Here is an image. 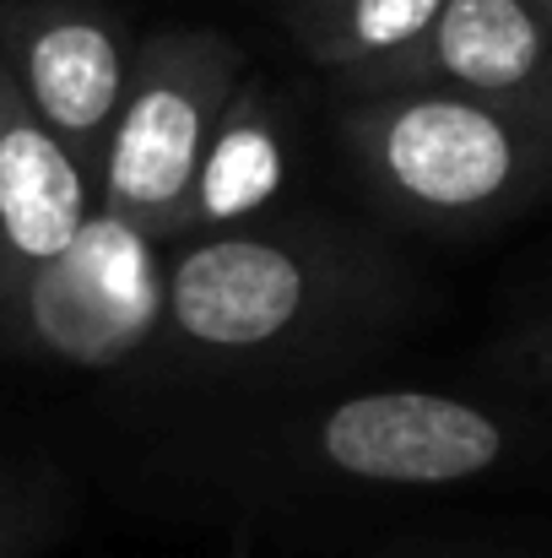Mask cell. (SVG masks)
<instances>
[{
  "mask_svg": "<svg viewBox=\"0 0 552 558\" xmlns=\"http://www.w3.org/2000/svg\"><path fill=\"white\" fill-rule=\"evenodd\" d=\"M444 0H287V33L326 71L368 65L401 44H412Z\"/></svg>",
  "mask_w": 552,
  "mask_h": 558,
  "instance_id": "cell-10",
  "label": "cell"
},
{
  "mask_svg": "<svg viewBox=\"0 0 552 558\" xmlns=\"http://www.w3.org/2000/svg\"><path fill=\"white\" fill-rule=\"evenodd\" d=\"M282 174H287V153H282V120H277L271 93L233 87V98L217 120V136L206 147V163L195 174V190H189L184 233L238 228L282 190Z\"/></svg>",
  "mask_w": 552,
  "mask_h": 558,
  "instance_id": "cell-9",
  "label": "cell"
},
{
  "mask_svg": "<svg viewBox=\"0 0 552 558\" xmlns=\"http://www.w3.org/2000/svg\"><path fill=\"white\" fill-rule=\"evenodd\" d=\"M16 543H22V537H16V526H5V521H0V558H16Z\"/></svg>",
  "mask_w": 552,
  "mask_h": 558,
  "instance_id": "cell-12",
  "label": "cell"
},
{
  "mask_svg": "<svg viewBox=\"0 0 552 558\" xmlns=\"http://www.w3.org/2000/svg\"><path fill=\"white\" fill-rule=\"evenodd\" d=\"M131 60L136 27L114 0H0V65L87 180H98Z\"/></svg>",
  "mask_w": 552,
  "mask_h": 558,
  "instance_id": "cell-5",
  "label": "cell"
},
{
  "mask_svg": "<svg viewBox=\"0 0 552 558\" xmlns=\"http://www.w3.org/2000/svg\"><path fill=\"white\" fill-rule=\"evenodd\" d=\"M342 142L373 195L439 233L493 228L552 180V120L461 93H358L342 109Z\"/></svg>",
  "mask_w": 552,
  "mask_h": 558,
  "instance_id": "cell-2",
  "label": "cell"
},
{
  "mask_svg": "<svg viewBox=\"0 0 552 558\" xmlns=\"http://www.w3.org/2000/svg\"><path fill=\"white\" fill-rule=\"evenodd\" d=\"M228 558H249V548H233V554H228Z\"/></svg>",
  "mask_w": 552,
  "mask_h": 558,
  "instance_id": "cell-14",
  "label": "cell"
},
{
  "mask_svg": "<svg viewBox=\"0 0 552 558\" xmlns=\"http://www.w3.org/2000/svg\"><path fill=\"white\" fill-rule=\"evenodd\" d=\"M395 260L320 222L217 228L163 277V326L200 359H260L384 299Z\"/></svg>",
  "mask_w": 552,
  "mask_h": 558,
  "instance_id": "cell-1",
  "label": "cell"
},
{
  "mask_svg": "<svg viewBox=\"0 0 552 558\" xmlns=\"http://www.w3.org/2000/svg\"><path fill=\"white\" fill-rule=\"evenodd\" d=\"M395 558H520V554H504V548H406Z\"/></svg>",
  "mask_w": 552,
  "mask_h": 558,
  "instance_id": "cell-11",
  "label": "cell"
},
{
  "mask_svg": "<svg viewBox=\"0 0 552 558\" xmlns=\"http://www.w3.org/2000/svg\"><path fill=\"white\" fill-rule=\"evenodd\" d=\"M238 76L244 54L222 33L169 27L158 38H142L120 114L98 158L93 206L158 244L180 239L195 174Z\"/></svg>",
  "mask_w": 552,
  "mask_h": 558,
  "instance_id": "cell-3",
  "label": "cell"
},
{
  "mask_svg": "<svg viewBox=\"0 0 552 558\" xmlns=\"http://www.w3.org/2000/svg\"><path fill=\"white\" fill-rule=\"evenodd\" d=\"M526 5H531V11L542 16V22H548V16H552V0H526Z\"/></svg>",
  "mask_w": 552,
  "mask_h": 558,
  "instance_id": "cell-13",
  "label": "cell"
},
{
  "mask_svg": "<svg viewBox=\"0 0 552 558\" xmlns=\"http://www.w3.org/2000/svg\"><path fill=\"white\" fill-rule=\"evenodd\" d=\"M488 407L444 390H368L315 417L304 450L320 472L364 488H455L510 456Z\"/></svg>",
  "mask_w": 552,
  "mask_h": 558,
  "instance_id": "cell-6",
  "label": "cell"
},
{
  "mask_svg": "<svg viewBox=\"0 0 552 558\" xmlns=\"http://www.w3.org/2000/svg\"><path fill=\"white\" fill-rule=\"evenodd\" d=\"M93 217V180L38 125L0 65V299L49 266Z\"/></svg>",
  "mask_w": 552,
  "mask_h": 558,
  "instance_id": "cell-8",
  "label": "cell"
},
{
  "mask_svg": "<svg viewBox=\"0 0 552 558\" xmlns=\"http://www.w3.org/2000/svg\"><path fill=\"white\" fill-rule=\"evenodd\" d=\"M336 82L358 93H461L482 98L515 114L552 120V71H548V22L526 0H444L433 22L353 71H336Z\"/></svg>",
  "mask_w": 552,
  "mask_h": 558,
  "instance_id": "cell-7",
  "label": "cell"
},
{
  "mask_svg": "<svg viewBox=\"0 0 552 558\" xmlns=\"http://www.w3.org/2000/svg\"><path fill=\"white\" fill-rule=\"evenodd\" d=\"M163 244L93 206L82 233L0 299V353L120 369L163 337Z\"/></svg>",
  "mask_w": 552,
  "mask_h": 558,
  "instance_id": "cell-4",
  "label": "cell"
}]
</instances>
